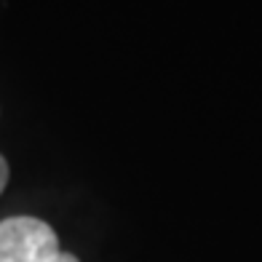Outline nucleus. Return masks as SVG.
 Instances as JSON below:
<instances>
[{"label": "nucleus", "mask_w": 262, "mask_h": 262, "mask_svg": "<svg viewBox=\"0 0 262 262\" xmlns=\"http://www.w3.org/2000/svg\"><path fill=\"white\" fill-rule=\"evenodd\" d=\"M62 249L49 222L8 217L0 222V262H51Z\"/></svg>", "instance_id": "f257e3e1"}, {"label": "nucleus", "mask_w": 262, "mask_h": 262, "mask_svg": "<svg viewBox=\"0 0 262 262\" xmlns=\"http://www.w3.org/2000/svg\"><path fill=\"white\" fill-rule=\"evenodd\" d=\"M8 174H11V169H8V161L0 156V193L6 190V185H8Z\"/></svg>", "instance_id": "f03ea898"}, {"label": "nucleus", "mask_w": 262, "mask_h": 262, "mask_svg": "<svg viewBox=\"0 0 262 262\" xmlns=\"http://www.w3.org/2000/svg\"><path fill=\"white\" fill-rule=\"evenodd\" d=\"M51 262H80V259H78L75 254H70V252H59Z\"/></svg>", "instance_id": "7ed1b4c3"}]
</instances>
